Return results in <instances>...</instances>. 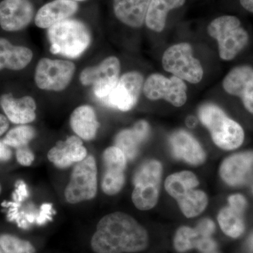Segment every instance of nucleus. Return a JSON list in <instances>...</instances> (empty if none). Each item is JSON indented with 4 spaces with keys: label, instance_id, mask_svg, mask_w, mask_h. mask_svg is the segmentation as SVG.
<instances>
[{
    "label": "nucleus",
    "instance_id": "nucleus-1",
    "mask_svg": "<svg viewBox=\"0 0 253 253\" xmlns=\"http://www.w3.org/2000/svg\"><path fill=\"white\" fill-rule=\"evenodd\" d=\"M149 245L147 231L126 213H111L101 218L91 240L95 253H131Z\"/></svg>",
    "mask_w": 253,
    "mask_h": 253
},
{
    "label": "nucleus",
    "instance_id": "nucleus-2",
    "mask_svg": "<svg viewBox=\"0 0 253 253\" xmlns=\"http://www.w3.org/2000/svg\"><path fill=\"white\" fill-rule=\"evenodd\" d=\"M50 51L70 59L81 56L91 43V34L84 23L68 19L56 23L48 29Z\"/></svg>",
    "mask_w": 253,
    "mask_h": 253
},
{
    "label": "nucleus",
    "instance_id": "nucleus-3",
    "mask_svg": "<svg viewBox=\"0 0 253 253\" xmlns=\"http://www.w3.org/2000/svg\"><path fill=\"white\" fill-rule=\"evenodd\" d=\"M199 184L197 177L189 171L171 174L165 182L166 191L177 201L186 217H196L207 207V195L201 190L196 189Z\"/></svg>",
    "mask_w": 253,
    "mask_h": 253
},
{
    "label": "nucleus",
    "instance_id": "nucleus-4",
    "mask_svg": "<svg viewBox=\"0 0 253 253\" xmlns=\"http://www.w3.org/2000/svg\"><path fill=\"white\" fill-rule=\"evenodd\" d=\"M201 123L211 131L214 144L224 150L239 148L244 140V131L239 123L228 117L216 105H203L199 109Z\"/></svg>",
    "mask_w": 253,
    "mask_h": 253
},
{
    "label": "nucleus",
    "instance_id": "nucleus-5",
    "mask_svg": "<svg viewBox=\"0 0 253 253\" xmlns=\"http://www.w3.org/2000/svg\"><path fill=\"white\" fill-rule=\"evenodd\" d=\"M208 33L217 41L219 56L225 61L234 59L249 42V34L234 16L226 15L213 20Z\"/></svg>",
    "mask_w": 253,
    "mask_h": 253
},
{
    "label": "nucleus",
    "instance_id": "nucleus-6",
    "mask_svg": "<svg viewBox=\"0 0 253 253\" xmlns=\"http://www.w3.org/2000/svg\"><path fill=\"white\" fill-rule=\"evenodd\" d=\"M162 173V165L156 160L145 161L136 169L131 196L136 208L149 211L157 204Z\"/></svg>",
    "mask_w": 253,
    "mask_h": 253
},
{
    "label": "nucleus",
    "instance_id": "nucleus-7",
    "mask_svg": "<svg viewBox=\"0 0 253 253\" xmlns=\"http://www.w3.org/2000/svg\"><path fill=\"white\" fill-rule=\"evenodd\" d=\"M97 166L92 156L76 163L66 189L65 199L71 204L94 199L97 193Z\"/></svg>",
    "mask_w": 253,
    "mask_h": 253
},
{
    "label": "nucleus",
    "instance_id": "nucleus-8",
    "mask_svg": "<svg viewBox=\"0 0 253 253\" xmlns=\"http://www.w3.org/2000/svg\"><path fill=\"white\" fill-rule=\"evenodd\" d=\"M162 63L166 71L193 84L200 83L204 76L202 65L194 57L189 43H179L168 48L163 54Z\"/></svg>",
    "mask_w": 253,
    "mask_h": 253
},
{
    "label": "nucleus",
    "instance_id": "nucleus-9",
    "mask_svg": "<svg viewBox=\"0 0 253 253\" xmlns=\"http://www.w3.org/2000/svg\"><path fill=\"white\" fill-rule=\"evenodd\" d=\"M76 72V65L66 60L43 58L35 72L37 86L42 90L61 91L69 85Z\"/></svg>",
    "mask_w": 253,
    "mask_h": 253
},
{
    "label": "nucleus",
    "instance_id": "nucleus-10",
    "mask_svg": "<svg viewBox=\"0 0 253 253\" xmlns=\"http://www.w3.org/2000/svg\"><path fill=\"white\" fill-rule=\"evenodd\" d=\"M121 73V62L116 56H109L99 64L83 69L80 81L84 86H92L95 96L106 99L114 89Z\"/></svg>",
    "mask_w": 253,
    "mask_h": 253
},
{
    "label": "nucleus",
    "instance_id": "nucleus-11",
    "mask_svg": "<svg viewBox=\"0 0 253 253\" xmlns=\"http://www.w3.org/2000/svg\"><path fill=\"white\" fill-rule=\"evenodd\" d=\"M186 85L180 78H170L162 75L153 74L146 79L143 91L146 98L151 100L164 99L176 107H180L187 99Z\"/></svg>",
    "mask_w": 253,
    "mask_h": 253
},
{
    "label": "nucleus",
    "instance_id": "nucleus-12",
    "mask_svg": "<svg viewBox=\"0 0 253 253\" xmlns=\"http://www.w3.org/2000/svg\"><path fill=\"white\" fill-rule=\"evenodd\" d=\"M144 86V78L137 71L125 73L106 98V104L121 111H128L137 103Z\"/></svg>",
    "mask_w": 253,
    "mask_h": 253
},
{
    "label": "nucleus",
    "instance_id": "nucleus-13",
    "mask_svg": "<svg viewBox=\"0 0 253 253\" xmlns=\"http://www.w3.org/2000/svg\"><path fill=\"white\" fill-rule=\"evenodd\" d=\"M104 173L101 181V189L109 196L117 194L125 184V170L126 158L117 146H111L103 154Z\"/></svg>",
    "mask_w": 253,
    "mask_h": 253
},
{
    "label": "nucleus",
    "instance_id": "nucleus-14",
    "mask_svg": "<svg viewBox=\"0 0 253 253\" xmlns=\"http://www.w3.org/2000/svg\"><path fill=\"white\" fill-rule=\"evenodd\" d=\"M34 16L30 0H3L0 2V26L5 31H19L27 27Z\"/></svg>",
    "mask_w": 253,
    "mask_h": 253
},
{
    "label": "nucleus",
    "instance_id": "nucleus-15",
    "mask_svg": "<svg viewBox=\"0 0 253 253\" xmlns=\"http://www.w3.org/2000/svg\"><path fill=\"white\" fill-rule=\"evenodd\" d=\"M226 92L242 99L246 109L253 114V69L239 66L231 70L223 81Z\"/></svg>",
    "mask_w": 253,
    "mask_h": 253
},
{
    "label": "nucleus",
    "instance_id": "nucleus-16",
    "mask_svg": "<svg viewBox=\"0 0 253 253\" xmlns=\"http://www.w3.org/2000/svg\"><path fill=\"white\" fill-rule=\"evenodd\" d=\"M253 168V152L239 153L226 158L221 163L219 174L226 184L232 186L244 184Z\"/></svg>",
    "mask_w": 253,
    "mask_h": 253
},
{
    "label": "nucleus",
    "instance_id": "nucleus-17",
    "mask_svg": "<svg viewBox=\"0 0 253 253\" xmlns=\"http://www.w3.org/2000/svg\"><path fill=\"white\" fill-rule=\"evenodd\" d=\"M87 156V151L78 136H71L66 141L58 143L48 152L50 162L59 169H66L81 162Z\"/></svg>",
    "mask_w": 253,
    "mask_h": 253
},
{
    "label": "nucleus",
    "instance_id": "nucleus-18",
    "mask_svg": "<svg viewBox=\"0 0 253 253\" xmlns=\"http://www.w3.org/2000/svg\"><path fill=\"white\" fill-rule=\"evenodd\" d=\"M0 106L9 121L14 124L26 125L36 120L37 105L32 96L16 99L11 94L0 96Z\"/></svg>",
    "mask_w": 253,
    "mask_h": 253
},
{
    "label": "nucleus",
    "instance_id": "nucleus-19",
    "mask_svg": "<svg viewBox=\"0 0 253 253\" xmlns=\"http://www.w3.org/2000/svg\"><path fill=\"white\" fill-rule=\"evenodd\" d=\"M169 142L176 158L194 166L202 164L206 161L204 150L199 141L187 131H176L171 136Z\"/></svg>",
    "mask_w": 253,
    "mask_h": 253
},
{
    "label": "nucleus",
    "instance_id": "nucleus-20",
    "mask_svg": "<svg viewBox=\"0 0 253 253\" xmlns=\"http://www.w3.org/2000/svg\"><path fill=\"white\" fill-rule=\"evenodd\" d=\"M78 10L76 1L54 0L42 6L35 16V23L38 28L49 29L56 23L68 19Z\"/></svg>",
    "mask_w": 253,
    "mask_h": 253
},
{
    "label": "nucleus",
    "instance_id": "nucleus-21",
    "mask_svg": "<svg viewBox=\"0 0 253 253\" xmlns=\"http://www.w3.org/2000/svg\"><path fill=\"white\" fill-rule=\"evenodd\" d=\"M174 246L179 253L191 249H198L201 252L211 253L216 249V244L211 235L204 232L199 226L195 229L189 226H181L176 232Z\"/></svg>",
    "mask_w": 253,
    "mask_h": 253
},
{
    "label": "nucleus",
    "instance_id": "nucleus-22",
    "mask_svg": "<svg viewBox=\"0 0 253 253\" xmlns=\"http://www.w3.org/2000/svg\"><path fill=\"white\" fill-rule=\"evenodd\" d=\"M151 0H113L115 14L131 28H140L146 20Z\"/></svg>",
    "mask_w": 253,
    "mask_h": 253
},
{
    "label": "nucleus",
    "instance_id": "nucleus-23",
    "mask_svg": "<svg viewBox=\"0 0 253 253\" xmlns=\"http://www.w3.org/2000/svg\"><path fill=\"white\" fill-rule=\"evenodd\" d=\"M33 57V51L29 48L13 45L7 40L0 38V71H21L28 66Z\"/></svg>",
    "mask_w": 253,
    "mask_h": 253
},
{
    "label": "nucleus",
    "instance_id": "nucleus-24",
    "mask_svg": "<svg viewBox=\"0 0 253 253\" xmlns=\"http://www.w3.org/2000/svg\"><path fill=\"white\" fill-rule=\"evenodd\" d=\"M70 123L76 135L85 141L94 139L99 126L96 112L89 105L76 108L71 114Z\"/></svg>",
    "mask_w": 253,
    "mask_h": 253
},
{
    "label": "nucleus",
    "instance_id": "nucleus-25",
    "mask_svg": "<svg viewBox=\"0 0 253 253\" xmlns=\"http://www.w3.org/2000/svg\"><path fill=\"white\" fill-rule=\"evenodd\" d=\"M149 131L146 121H139L131 129H125L118 134L116 146L124 153L126 159L133 160L138 154L139 146L149 136Z\"/></svg>",
    "mask_w": 253,
    "mask_h": 253
},
{
    "label": "nucleus",
    "instance_id": "nucleus-26",
    "mask_svg": "<svg viewBox=\"0 0 253 253\" xmlns=\"http://www.w3.org/2000/svg\"><path fill=\"white\" fill-rule=\"evenodd\" d=\"M186 0H151L146 22L151 31L161 33L166 27V20L169 11L181 7Z\"/></svg>",
    "mask_w": 253,
    "mask_h": 253
},
{
    "label": "nucleus",
    "instance_id": "nucleus-27",
    "mask_svg": "<svg viewBox=\"0 0 253 253\" xmlns=\"http://www.w3.org/2000/svg\"><path fill=\"white\" fill-rule=\"evenodd\" d=\"M242 214L230 206L221 210L218 214V222L226 236L236 239L242 235L245 231Z\"/></svg>",
    "mask_w": 253,
    "mask_h": 253
},
{
    "label": "nucleus",
    "instance_id": "nucleus-28",
    "mask_svg": "<svg viewBox=\"0 0 253 253\" xmlns=\"http://www.w3.org/2000/svg\"><path fill=\"white\" fill-rule=\"evenodd\" d=\"M36 135V129L29 126H21L13 128L8 131L3 142L9 147L19 148L27 146V145Z\"/></svg>",
    "mask_w": 253,
    "mask_h": 253
},
{
    "label": "nucleus",
    "instance_id": "nucleus-29",
    "mask_svg": "<svg viewBox=\"0 0 253 253\" xmlns=\"http://www.w3.org/2000/svg\"><path fill=\"white\" fill-rule=\"evenodd\" d=\"M0 246L4 253H36V249L29 241L11 234L0 235Z\"/></svg>",
    "mask_w": 253,
    "mask_h": 253
},
{
    "label": "nucleus",
    "instance_id": "nucleus-30",
    "mask_svg": "<svg viewBox=\"0 0 253 253\" xmlns=\"http://www.w3.org/2000/svg\"><path fill=\"white\" fill-rule=\"evenodd\" d=\"M16 159L21 166H30L34 161L35 156L28 146H24L17 149Z\"/></svg>",
    "mask_w": 253,
    "mask_h": 253
},
{
    "label": "nucleus",
    "instance_id": "nucleus-31",
    "mask_svg": "<svg viewBox=\"0 0 253 253\" xmlns=\"http://www.w3.org/2000/svg\"><path fill=\"white\" fill-rule=\"evenodd\" d=\"M229 205L233 209L236 210L238 212L243 213L247 206V201L244 196L241 194H234L230 196L228 199Z\"/></svg>",
    "mask_w": 253,
    "mask_h": 253
},
{
    "label": "nucleus",
    "instance_id": "nucleus-32",
    "mask_svg": "<svg viewBox=\"0 0 253 253\" xmlns=\"http://www.w3.org/2000/svg\"><path fill=\"white\" fill-rule=\"evenodd\" d=\"M11 158V151L9 146L0 141V161H6Z\"/></svg>",
    "mask_w": 253,
    "mask_h": 253
},
{
    "label": "nucleus",
    "instance_id": "nucleus-33",
    "mask_svg": "<svg viewBox=\"0 0 253 253\" xmlns=\"http://www.w3.org/2000/svg\"><path fill=\"white\" fill-rule=\"evenodd\" d=\"M9 126V120L6 116L0 113V136L6 132Z\"/></svg>",
    "mask_w": 253,
    "mask_h": 253
},
{
    "label": "nucleus",
    "instance_id": "nucleus-34",
    "mask_svg": "<svg viewBox=\"0 0 253 253\" xmlns=\"http://www.w3.org/2000/svg\"><path fill=\"white\" fill-rule=\"evenodd\" d=\"M240 3L245 9L253 13V0H240Z\"/></svg>",
    "mask_w": 253,
    "mask_h": 253
},
{
    "label": "nucleus",
    "instance_id": "nucleus-35",
    "mask_svg": "<svg viewBox=\"0 0 253 253\" xmlns=\"http://www.w3.org/2000/svg\"><path fill=\"white\" fill-rule=\"evenodd\" d=\"M196 123H197V121L194 117H189L186 120V125L190 128L194 127L196 126Z\"/></svg>",
    "mask_w": 253,
    "mask_h": 253
},
{
    "label": "nucleus",
    "instance_id": "nucleus-36",
    "mask_svg": "<svg viewBox=\"0 0 253 253\" xmlns=\"http://www.w3.org/2000/svg\"><path fill=\"white\" fill-rule=\"evenodd\" d=\"M70 1H76L77 2V1H85V0H70Z\"/></svg>",
    "mask_w": 253,
    "mask_h": 253
},
{
    "label": "nucleus",
    "instance_id": "nucleus-37",
    "mask_svg": "<svg viewBox=\"0 0 253 253\" xmlns=\"http://www.w3.org/2000/svg\"><path fill=\"white\" fill-rule=\"evenodd\" d=\"M251 245H252L253 247V235L252 237H251Z\"/></svg>",
    "mask_w": 253,
    "mask_h": 253
},
{
    "label": "nucleus",
    "instance_id": "nucleus-38",
    "mask_svg": "<svg viewBox=\"0 0 253 253\" xmlns=\"http://www.w3.org/2000/svg\"><path fill=\"white\" fill-rule=\"evenodd\" d=\"M0 253H4V251H3V250L1 249V246H0Z\"/></svg>",
    "mask_w": 253,
    "mask_h": 253
},
{
    "label": "nucleus",
    "instance_id": "nucleus-39",
    "mask_svg": "<svg viewBox=\"0 0 253 253\" xmlns=\"http://www.w3.org/2000/svg\"><path fill=\"white\" fill-rule=\"evenodd\" d=\"M1 184H0V194H1Z\"/></svg>",
    "mask_w": 253,
    "mask_h": 253
}]
</instances>
